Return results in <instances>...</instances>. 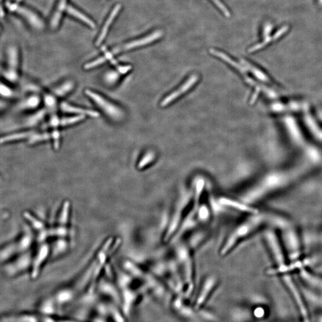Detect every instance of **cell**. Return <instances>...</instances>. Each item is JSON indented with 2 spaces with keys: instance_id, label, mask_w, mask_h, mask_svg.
Listing matches in <instances>:
<instances>
[{
  "instance_id": "obj_1",
  "label": "cell",
  "mask_w": 322,
  "mask_h": 322,
  "mask_svg": "<svg viewBox=\"0 0 322 322\" xmlns=\"http://www.w3.org/2000/svg\"><path fill=\"white\" fill-rule=\"evenodd\" d=\"M85 93L112 119L118 121L123 118V113L119 107L114 105L97 93L92 92V91L86 90Z\"/></svg>"
},
{
  "instance_id": "obj_2",
  "label": "cell",
  "mask_w": 322,
  "mask_h": 322,
  "mask_svg": "<svg viewBox=\"0 0 322 322\" xmlns=\"http://www.w3.org/2000/svg\"><path fill=\"white\" fill-rule=\"evenodd\" d=\"M250 225L248 223H247L242 224L239 225L237 228L233 231V233L228 236L226 241L222 248L220 254L222 255H225L233 249L238 242L242 238L246 237L247 235L251 231L250 229Z\"/></svg>"
},
{
  "instance_id": "obj_3",
  "label": "cell",
  "mask_w": 322,
  "mask_h": 322,
  "mask_svg": "<svg viewBox=\"0 0 322 322\" xmlns=\"http://www.w3.org/2000/svg\"><path fill=\"white\" fill-rule=\"evenodd\" d=\"M162 35H163V33L161 31L154 32L153 34L143 38L142 39L132 41V42L127 44V45L115 49L112 53L117 54L120 53L121 51L129 50L139 48L140 46L147 45L148 44H150L153 42V41L159 39V38L162 37Z\"/></svg>"
},
{
  "instance_id": "obj_4",
  "label": "cell",
  "mask_w": 322,
  "mask_h": 322,
  "mask_svg": "<svg viewBox=\"0 0 322 322\" xmlns=\"http://www.w3.org/2000/svg\"><path fill=\"white\" fill-rule=\"evenodd\" d=\"M199 77L197 75H193L186 81L185 83L181 85L180 89L175 90V92L168 96L167 98H165L162 100L161 105L162 107L167 106L169 104L172 103L173 101L175 99L180 97L181 95L188 92V90L191 89L194 85L197 83Z\"/></svg>"
},
{
  "instance_id": "obj_5",
  "label": "cell",
  "mask_w": 322,
  "mask_h": 322,
  "mask_svg": "<svg viewBox=\"0 0 322 322\" xmlns=\"http://www.w3.org/2000/svg\"><path fill=\"white\" fill-rule=\"evenodd\" d=\"M220 204L226 206V207L232 209L241 213H247L249 214L256 215L258 213V211L256 209L238 200L231 199V198L223 197L219 199Z\"/></svg>"
},
{
  "instance_id": "obj_6",
  "label": "cell",
  "mask_w": 322,
  "mask_h": 322,
  "mask_svg": "<svg viewBox=\"0 0 322 322\" xmlns=\"http://www.w3.org/2000/svg\"><path fill=\"white\" fill-rule=\"evenodd\" d=\"M287 283L289 287L290 288L291 293L293 294L294 299H295L296 303L298 308L299 312L301 313L302 317L304 319V322H309V315H308L306 307L305 306L301 296H300L298 291H297L296 286H294L291 282L288 281Z\"/></svg>"
},
{
  "instance_id": "obj_7",
  "label": "cell",
  "mask_w": 322,
  "mask_h": 322,
  "mask_svg": "<svg viewBox=\"0 0 322 322\" xmlns=\"http://www.w3.org/2000/svg\"><path fill=\"white\" fill-rule=\"evenodd\" d=\"M121 7V5L118 4L114 7V9H113L111 15H109L108 19H107L105 24H104L102 31H101L100 35L98 38L97 42H96V45L99 46L103 42L104 38L106 37L107 32H108L110 26H111V24L113 23V21H114L115 17H116L118 13H119Z\"/></svg>"
},
{
  "instance_id": "obj_8",
  "label": "cell",
  "mask_w": 322,
  "mask_h": 322,
  "mask_svg": "<svg viewBox=\"0 0 322 322\" xmlns=\"http://www.w3.org/2000/svg\"><path fill=\"white\" fill-rule=\"evenodd\" d=\"M210 53L211 54L214 55L215 56L219 57V58L223 60L224 61L226 62L228 64L232 65L233 67L236 68V70L240 71V73L242 74H247L246 68H244L243 66H242L240 64H239L238 63L234 61L233 59H231L229 56H227V55L224 54L223 52L217 50L211 49Z\"/></svg>"
},
{
  "instance_id": "obj_9",
  "label": "cell",
  "mask_w": 322,
  "mask_h": 322,
  "mask_svg": "<svg viewBox=\"0 0 322 322\" xmlns=\"http://www.w3.org/2000/svg\"><path fill=\"white\" fill-rule=\"evenodd\" d=\"M61 108L63 111L65 112L75 113V114H81V115H89V116L92 117H99V114L98 112L90 111V110L79 108V107L78 108V107L72 106L70 105V104L66 103H62Z\"/></svg>"
},
{
  "instance_id": "obj_10",
  "label": "cell",
  "mask_w": 322,
  "mask_h": 322,
  "mask_svg": "<svg viewBox=\"0 0 322 322\" xmlns=\"http://www.w3.org/2000/svg\"><path fill=\"white\" fill-rule=\"evenodd\" d=\"M241 61L247 70L250 71V73L255 77H257L258 79L264 82H268L269 81L268 76L263 71L259 70V69L254 67L251 63H249L246 60L242 59Z\"/></svg>"
},
{
  "instance_id": "obj_11",
  "label": "cell",
  "mask_w": 322,
  "mask_h": 322,
  "mask_svg": "<svg viewBox=\"0 0 322 322\" xmlns=\"http://www.w3.org/2000/svg\"><path fill=\"white\" fill-rule=\"evenodd\" d=\"M214 280L213 279H209L206 280L204 286L202 289L201 293H200L199 298L198 299L197 307H199L201 305L203 302L205 301L206 297L210 294L212 288H213L214 285Z\"/></svg>"
},
{
  "instance_id": "obj_12",
  "label": "cell",
  "mask_w": 322,
  "mask_h": 322,
  "mask_svg": "<svg viewBox=\"0 0 322 322\" xmlns=\"http://www.w3.org/2000/svg\"><path fill=\"white\" fill-rule=\"evenodd\" d=\"M67 11L68 13L71 14V15L75 16L76 18L80 19L81 21L84 22V23L90 26L91 27H92V28H95L96 27L95 24L93 23L92 21H91L86 16H85L83 14L75 9V8L72 6H68L67 7Z\"/></svg>"
},
{
  "instance_id": "obj_13",
  "label": "cell",
  "mask_w": 322,
  "mask_h": 322,
  "mask_svg": "<svg viewBox=\"0 0 322 322\" xmlns=\"http://www.w3.org/2000/svg\"><path fill=\"white\" fill-rule=\"evenodd\" d=\"M102 50H103L104 52V54H105V56H104V57H105L106 60H110V62H111L112 64L117 68L118 71H119L120 73L122 74H126V73H128L129 71L131 70V66H125V67H122V66L118 65L116 60H115L114 57H113V54L112 53H110L109 51H107L105 47H103Z\"/></svg>"
},
{
  "instance_id": "obj_14",
  "label": "cell",
  "mask_w": 322,
  "mask_h": 322,
  "mask_svg": "<svg viewBox=\"0 0 322 322\" xmlns=\"http://www.w3.org/2000/svg\"><path fill=\"white\" fill-rule=\"evenodd\" d=\"M30 132H25V133H17V134L9 135V136L2 137L0 139L1 143H7L11 142L18 141V140H23L26 137L31 136Z\"/></svg>"
},
{
  "instance_id": "obj_15",
  "label": "cell",
  "mask_w": 322,
  "mask_h": 322,
  "mask_svg": "<svg viewBox=\"0 0 322 322\" xmlns=\"http://www.w3.org/2000/svg\"><path fill=\"white\" fill-rule=\"evenodd\" d=\"M67 1V0H60L58 7H57V12L55 13V15L53 19V22H52V25H53L54 27H56L59 23L63 11L65 10Z\"/></svg>"
},
{
  "instance_id": "obj_16",
  "label": "cell",
  "mask_w": 322,
  "mask_h": 322,
  "mask_svg": "<svg viewBox=\"0 0 322 322\" xmlns=\"http://www.w3.org/2000/svg\"><path fill=\"white\" fill-rule=\"evenodd\" d=\"M84 118V115H80V116L71 117L67 118H63L62 120H60V125H67L73 124L79 122Z\"/></svg>"
},
{
  "instance_id": "obj_17",
  "label": "cell",
  "mask_w": 322,
  "mask_h": 322,
  "mask_svg": "<svg viewBox=\"0 0 322 322\" xmlns=\"http://www.w3.org/2000/svg\"><path fill=\"white\" fill-rule=\"evenodd\" d=\"M155 155L153 152H149L147 155L143 157V158L140 161L139 164V169H143V167L147 166L150 162H152L154 159Z\"/></svg>"
},
{
  "instance_id": "obj_18",
  "label": "cell",
  "mask_w": 322,
  "mask_h": 322,
  "mask_svg": "<svg viewBox=\"0 0 322 322\" xmlns=\"http://www.w3.org/2000/svg\"><path fill=\"white\" fill-rule=\"evenodd\" d=\"M106 61L105 57H102L100 58H99L95 60L92 62L88 63V64L85 65V70H90L91 68H95L97 67V66L103 64L104 62Z\"/></svg>"
},
{
  "instance_id": "obj_19",
  "label": "cell",
  "mask_w": 322,
  "mask_h": 322,
  "mask_svg": "<svg viewBox=\"0 0 322 322\" xmlns=\"http://www.w3.org/2000/svg\"><path fill=\"white\" fill-rule=\"evenodd\" d=\"M213 3L216 5L219 9L223 13L224 15L227 17H229L230 12L227 9V8L225 6L223 3L220 1V0H211Z\"/></svg>"
},
{
  "instance_id": "obj_20",
  "label": "cell",
  "mask_w": 322,
  "mask_h": 322,
  "mask_svg": "<svg viewBox=\"0 0 322 322\" xmlns=\"http://www.w3.org/2000/svg\"><path fill=\"white\" fill-rule=\"evenodd\" d=\"M50 138L49 135L48 134H42L34 135L30 140V143H35L36 142L43 141V140H48Z\"/></svg>"
},
{
  "instance_id": "obj_21",
  "label": "cell",
  "mask_w": 322,
  "mask_h": 322,
  "mask_svg": "<svg viewBox=\"0 0 322 322\" xmlns=\"http://www.w3.org/2000/svg\"><path fill=\"white\" fill-rule=\"evenodd\" d=\"M320 322H322V317L321 319H320Z\"/></svg>"
},
{
  "instance_id": "obj_22",
  "label": "cell",
  "mask_w": 322,
  "mask_h": 322,
  "mask_svg": "<svg viewBox=\"0 0 322 322\" xmlns=\"http://www.w3.org/2000/svg\"><path fill=\"white\" fill-rule=\"evenodd\" d=\"M18 1H21L22 0H17Z\"/></svg>"
}]
</instances>
